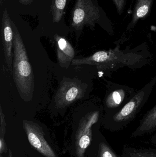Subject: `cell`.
<instances>
[{"label":"cell","instance_id":"5","mask_svg":"<svg viewBox=\"0 0 156 157\" xmlns=\"http://www.w3.org/2000/svg\"><path fill=\"white\" fill-rule=\"evenodd\" d=\"M134 88L127 85L107 81L104 100L106 115L112 114L122 108L135 93Z\"/></svg>","mask_w":156,"mask_h":157},{"label":"cell","instance_id":"17","mask_svg":"<svg viewBox=\"0 0 156 157\" xmlns=\"http://www.w3.org/2000/svg\"><path fill=\"white\" fill-rule=\"evenodd\" d=\"M34 0H19V3L24 5H29L34 2Z\"/></svg>","mask_w":156,"mask_h":157},{"label":"cell","instance_id":"11","mask_svg":"<svg viewBox=\"0 0 156 157\" xmlns=\"http://www.w3.org/2000/svg\"><path fill=\"white\" fill-rule=\"evenodd\" d=\"M122 157H156V149L124 145L122 150Z\"/></svg>","mask_w":156,"mask_h":157},{"label":"cell","instance_id":"7","mask_svg":"<svg viewBox=\"0 0 156 157\" xmlns=\"http://www.w3.org/2000/svg\"><path fill=\"white\" fill-rule=\"evenodd\" d=\"M84 91L83 87L78 82L71 81L64 82L56 96V103L59 107L69 105L82 98Z\"/></svg>","mask_w":156,"mask_h":157},{"label":"cell","instance_id":"1","mask_svg":"<svg viewBox=\"0 0 156 157\" xmlns=\"http://www.w3.org/2000/svg\"><path fill=\"white\" fill-rule=\"evenodd\" d=\"M115 43L116 47L114 48L97 52L86 58L74 59L72 65H92L98 71L111 73L124 67L132 70L141 69L151 60V54L146 42L133 48L127 47L125 49L121 48L120 43Z\"/></svg>","mask_w":156,"mask_h":157},{"label":"cell","instance_id":"18","mask_svg":"<svg viewBox=\"0 0 156 157\" xmlns=\"http://www.w3.org/2000/svg\"><path fill=\"white\" fill-rule=\"evenodd\" d=\"M150 141L152 144L156 146V134L150 137Z\"/></svg>","mask_w":156,"mask_h":157},{"label":"cell","instance_id":"12","mask_svg":"<svg viewBox=\"0 0 156 157\" xmlns=\"http://www.w3.org/2000/svg\"><path fill=\"white\" fill-rule=\"evenodd\" d=\"M67 0H52L50 12L53 23H59L63 17Z\"/></svg>","mask_w":156,"mask_h":157},{"label":"cell","instance_id":"20","mask_svg":"<svg viewBox=\"0 0 156 157\" xmlns=\"http://www.w3.org/2000/svg\"><path fill=\"white\" fill-rule=\"evenodd\" d=\"M0 143H1V148L2 147V142H0Z\"/></svg>","mask_w":156,"mask_h":157},{"label":"cell","instance_id":"14","mask_svg":"<svg viewBox=\"0 0 156 157\" xmlns=\"http://www.w3.org/2000/svg\"><path fill=\"white\" fill-rule=\"evenodd\" d=\"M28 138L30 144L34 147L38 149L41 148V143L36 135L35 134L34 132H30L28 133Z\"/></svg>","mask_w":156,"mask_h":157},{"label":"cell","instance_id":"8","mask_svg":"<svg viewBox=\"0 0 156 157\" xmlns=\"http://www.w3.org/2000/svg\"><path fill=\"white\" fill-rule=\"evenodd\" d=\"M54 39L59 63L61 67L68 68L74 57V49L71 44L63 37L56 34L54 36Z\"/></svg>","mask_w":156,"mask_h":157},{"label":"cell","instance_id":"4","mask_svg":"<svg viewBox=\"0 0 156 157\" xmlns=\"http://www.w3.org/2000/svg\"><path fill=\"white\" fill-rule=\"evenodd\" d=\"M71 14V25L77 31H81L86 25L93 29L98 24L110 35L114 33L111 20L93 0H76Z\"/></svg>","mask_w":156,"mask_h":157},{"label":"cell","instance_id":"16","mask_svg":"<svg viewBox=\"0 0 156 157\" xmlns=\"http://www.w3.org/2000/svg\"><path fill=\"white\" fill-rule=\"evenodd\" d=\"M90 142V140L89 137V136L87 135L83 136L80 140V147L82 148L85 149L89 146Z\"/></svg>","mask_w":156,"mask_h":157},{"label":"cell","instance_id":"13","mask_svg":"<svg viewBox=\"0 0 156 157\" xmlns=\"http://www.w3.org/2000/svg\"><path fill=\"white\" fill-rule=\"evenodd\" d=\"M100 157H120L114 150L104 140L100 145Z\"/></svg>","mask_w":156,"mask_h":157},{"label":"cell","instance_id":"6","mask_svg":"<svg viewBox=\"0 0 156 157\" xmlns=\"http://www.w3.org/2000/svg\"><path fill=\"white\" fill-rule=\"evenodd\" d=\"M12 19L9 16L8 9L5 7L3 12L2 22V36L3 46L4 54L5 64L8 72L13 75V58L14 33L12 25Z\"/></svg>","mask_w":156,"mask_h":157},{"label":"cell","instance_id":"3","mask_svg":"<svg viewBox=\"0 0 156 157\" xmlns=\"http://www.w3.org/2000/svg\"><path fill=\"white\" fill-rule=\"evenodd\" d=\"M156 84V75L143 87L136 90L131 99L116 112L105 115V127L113 132L122 131L136 118L148 99Z\"/></svg>","mask_w":156,"mask_h":157},{"label":"cell","instance_id":"9","mask_svg":"<svg viewBox=\"0 0 156 157\" xmlns=\"http://www.w3.org/2000/svg\"><path fill=\"white\" fill-rule=\"evenodd\" d=\"M156 131V104L140 120L139 125L132 132L131 138L150 134Z\"/></svg>","mask_w":156,"mask_h":157},{"label":"cell","instance_id":"15","mask_svg":"<svg viewBox=\"0 0 156 157\" xmlns=\"http://www.w3.org/2000/svg\"><path fill=\"white\" fill-rule=\"evenodd\" d=\"M116 7L117 13L119 15H122L124 12L126 6L127 0H112Z\"/></svg>","mask_w":156,"mask_h":157},{"label":"cell","instance_id":"19","mask_svg":"<svg viewBox=\"0 0 156 157\" xmlns=\"http://www.w3.org/2000/svg\"><path fill=\"white\" fill-rule=\"evenodd\" d=\"M0 3H1V5H2V0H0Z\"/></svg>","mask_w":156,"mask_h":157},{"label":"cell","instance_id":"10","mask_svg":"<svg viewBox=\"0 0 156 157\" xmlns=\"http://www.w3.org/2000/svg\"><path fill=\"white\" fill-rule=\"evenodd\" d=\"M154 0H136L132 19L126 27V31L134 28L138 21L147 17L151 12Z\"/></svg>","mask_w":156,"mask_h":157},{"label":"cell","instance_id":"2","mask_svg":"<svg viewBox=\"0 0 156 157\" xmlns=\"http://www.w3.org/2000/svg\"><path fill=\"white\" fill-rule=\"evenodd\" d=\"M12 25L14 33L13 75L21 97L24 100H30L34 90V74L19 31L13 21Z\"/></svg>","mask_w":156,"mask_h":157}]
</instances>
